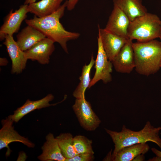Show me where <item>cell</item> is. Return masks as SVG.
I'll use <instances>...</instances> for the list:
<instances>
[{"instance_id": "6da1fadb", "label": "cell", "mask_w": 161, "mask_h": 161, "mask_svg": "<svg viewBox=\"0 0 161 161\" xmlns=\"http://www.w3.org/2000/svg\"><path fill=\"white\" fill-rule=\"evenodd\" d=\"M67 5V0H66L52 14L41 18L34 15L32 18L25 19V22L27 25L37 29L54 42L59 43L64 51L68 53L67 42L77 39L80 34L67 31L60 21Z\"/></svg>"}, {"instance_id": "7a4b0ae2", "label": "cell", "mask_w": 161, "mask_h": 161, "mask_svg": "<svg viewBox=\"0 0 161 161\" xmlns=\"http://www.w3.org/2000/svg\"><path fill=\"white\" fill-rule=\"evenodd\" d=\"M135 69L138 74L148 76L161 68V42L155 39L133 43Z\"/></svg>"}, {"instance_id": "3957f363", "label": "cell", "mask_w": 161, "mask_h": 161, "mask_svg": "<svg viewBox=\"0 0 161 161\" xmlns=\"http://www.w3.org/2000/svg\"><path fill=\"white\" fill-rule=\"evenodd\" d=\"M105 129L114 144L115 148L112 155L115 154L124 147L148 142L156 143L161 149V139L159 135L161 127L154 128L149 121L147 122L143 128L138 131L128 129L124 125L120 132L106 128Z\"/></svg>"}, {"instance_id": "277c9868", "label": "cell", "mask_w": 161, "mask_h": 161, "mask_svg": "<svg viewBox=\"0 0 161 161\" xmlns=\"http://www.w3.org/2000/svg\"><path fill=\"white\" fill-rule=\"evenodd\" d=\"M161 20L157 15L147 13L130 21L128 37L132 40L143 42L159 38Z\"/></svg>"}, {"instance_id": "5b68a950", "label": "cell", "mask_w": 161, "mask_h": 161, "mask_svg": "<svg viewBox=\"0 0 161 161\" xmlns=\"http://www.w3.org/2000/svg\"><path fill=\"white\" fill-rule=\"evenodd\" d=\"M72 109L80 125L85 130L93 131L99 126L101 121L85 97L76 99Z\"/></svg>"}, {"instance_id": "8992f818", "label": "cell", "mask_w": 161, "mask_h": 161, "mask_svg": "<svg viewBox=\"0 0 161 161\" xmlns=\"http://www.w3.org/2000/svg\"><path fill=\"white\" fill-rule=\"evenodd\" d=\"M97 54L95 62V72L90 82L89 89L100 80L105 83L109 82L112 80L111 73L112 71L113 64L108 59L99 35L97 37Z\"/></svg>"}, {"instance_id": "52a82bcc", "label": "cell", "mask_w": 161, "mask_h": 161, "mask_svg": "<svg viewBox=\"0 0 161 161\" xmlns=\"http://www.w3.org/2000/svg\"><path fill=\"white\" fill-rule=\"evenodd\" d=\"M14 122L8 117L2 120V127L0 130V149L7 148V156L10 155L11 150L9 144L15 142H19L29 148H34L35 144L27 138L20 135L14 129Z\"/></svg>"}, {"instance_id": "ba28073f", "label": "cell", "mask_w": 161, "mask_h": 161, "mask_svg": "<svg viewBox=\"0 0 161 161\" xmlns=\"http://www.w3.org/2000/svg\"><path fill=\"white\" fill-rule=\"evenodd\" d=\"M29 13L28 5L20 6L18 10L13 11L11 10L4 18L0 29V39L2 41L7 35L13 36L19 30L23 21L27 17Z\"/></svg>"}, {"instance_id": "9c48e42d", "label": "cell", "mask_w": 161, "mask_h": 161, "mask_svg": "<svg viewBox=\"0 0 161 161\" xmlns=\"http://www.w3.org/2000/svg\"><path fill=\"white\" fill-rule=\"evenodd\" d=\"M133 43L132 40L128 39L112 61L113 66L117 72L129 74L135 68Z\"/></svg>"}, {"instance_id": "30bf717a", "label": "cell", "mask_w": 161, "mask_h": 161, "mask_svg": "<svg viewBox=\"0 0 161 161\" xmlns=\"http://www.w3.org/2000/svg\"><path fill=\"white\" fill-rule=\"evenodd\" d=\"M3 43L12 63L11 72L19 74L25 68L28 59L23 51L14 39L13 36L6 35Z\"/></svg>"}, {"instance_id": "8fae6325", "label": "cell", "mask_w": 161, "mask_h": 161, "mask_svg": "<svg viewBox=\"0 0 161 161\" xmlns=\"http://www.w3.org/2000/svg\"><path fill=\"white\" fill-rule=\"evenodd\" d=\"M98 35L109 59L112 61L128 39L114 34L98 25Z\"/></svg>"}, {"instance_id": "7c38bea8", "label": "cell", "mask_w": 161, "mask_h": 161, "mask_svg": "<svg viewBox=\"0 0 161 161\" xmlns=\"http://www.w3.org/2000/svg\"><path fill=\"white\" fill-rule=\"evenodd\" d=\"M54 42L46 37L25 51L28 59L36 61L41 64H46L49 62L50 56L54 51Z\"/></svg>"}, {"instance_id": "4fadbf2b", "label": "cell", "mask_w": 161, "mask_h": 161, "mask_svg": "<svg viewBox=\"0 0 161 161\" xmlns=\"http://www.w3.org/2000/svg\"><path fill=\"white\" fill-rule=\"evenodd\" d=\"M130 21L124 13L114 5L113 9L105 28L118 35L128 38V30Z\"/></svg>"}, {"instance_id": "5bb4252c", "label": "cell", "mask_w": 161, "mask_h": 161, "mask_svg": "<svg viewBox=\"0 0 161 161\" xmlns=\"http://www.w3.org/2000/svg\"><path fill=\"white\" fill-rule=\"evenodd\" d=\"M54 99V96L50 94L37 100L31 101L27 99L22 106L14 111L13 114L10 115L8 117L13 122L17 123L24 116L35 110L56 105L61 102L55 104L49 103V102Z\"/></svg>"}, {"instance_id": "9a60e30c", "label": "cell", "mask_w": 161, "mask_h": 161, "mask_svg": "<svg viewBox=\"0 0 161 161\" xmlns=\"http://www.w3.org/2000/svg\"><path fill=\"white\" fill-rule=\"evenodd\" d=\"M27 25L16 35V42L24 51L30 49L38 42L46 37L37 29Z\"/></svg>"}, {"instance_id": "2e32d148", "label": "cell", "mask_w": 161, "mask_h": 161, "mask_svg": "<svg viewBox=\"0 0 161 161\" xmlns=\"http://www.w3.org/2000/svg\"><path fill=\"white\" fill-rule=\"evenodd\" d=\"M46 140L41 147L42 153L38 158L41 161H65L66 158L63 155L57 139L53 134L48 133L46 136Z\"/></svg>"}, {"instance_id": "e0dca14e", "label": "cell", "mask_w": 161, "mask_h": 161, "mask_svg": "<svg viewBox=\"0 0 161 161\" xmlns=\"http://www.w3.org/2000/svg\"><path fill=\"white\" fill-rule=\"evenodd\" d=\"M113 2L114 5L120 9L130 21L147 13L142 0H113Z\"/></svg>"}, {"instance_id": "ac0fdd59", "label": "cell", "mask_w": 161, "mask_h": 161, "mask_svg": "<svg viewBox=\"0 0 161 161\" xmlns=\"http://www.w3.org/2000/svg\"><path fill=\"white\" fill-rule=\"evenodd\" d=\"M63 0H41L28 5L29 12L39 18L50 15L57 11Z\"/></svg>"}, {"instance_id": "d6986e66", "label": "cell", "mask_w": 161, "mask_h": 161, "mask_svg": "<svg viewBox=\"0 0 161 161\" xmlns=\"http://www.w3.org/2000/svg\"><path fill=\"white\" fill-rule=\"evenodd\" d=\"M149 148V146L146 143L126 146L120 149L115 154L112 155V161H132L138 155L147 153Z\"/></svg>"}, {"instance_id": "ffe728a7", "label": "cell", "mask_w": 161, "mask_h": 161, "mask_svg": "<svg viewBox=\"0 0 161 161\" xmlns=\"http://www.w3.org/2000/svg\"><path fill=\"white\" fill-rule=\"evenodd\" d=\"M95 62V60H94L92 54L89 63L88 65L85 64L83 66L81 74L79 78L80 82L73 93V96L76 99L85 97V91L87 88H89L91 81V70Z\"/></svg>"}, {"instance_id": "44dd1931", "label": "cell", "mask_w": 161, "mask_h": 161, "mask_svg": "<svg viewBox=\"0 0 161 161\" xmlns=\"http://www.w3.org/2000/svg\"><path fill=\"white\" fill-rule=\"evenodd\" d=\"M73 137L69 133H61L56 137L61 153L66 159L72 158L78 154L73 145Z\"/></svg>"}, {"instance_id": "7402d4cb", "label": "cell", "mask_w": 161, "mask_h": 161, "mask_svg": "<svg viewBox=\"0 0 161 161\" xmlns=\"http://www.w3.org/2000/svg\"><path fill=\"white\" fill-rule=\"evenodd\" d=\"M72 144L75 151L78 154H94L92 145V140L84 136L78 135L73 137Z\"/></svg>"}, {"instance_id": "603a6c76", "label": "cell", "mask_w": 161, "mask_h": 161, "mask_svg": "<svg viewBox=\"0 0 161 161\" xmlns=\"http://www.w3.org/2000/svg\"><path fill=\"white\" fill-rule=\"evenodd\" d=\"M94 158V154L85 153L78 154L72 158L66 159L65 161H92Z\"/></svg>"}, {"instance_id": "cb8c5ba5", "label": "cell", "mask_w": 161, "mask_h": 161, "mask_svg": "<svg viewBox=\"0 0 161 161\" xmlns=\"http://www.w3.org/2000/svg\"><path fill=\"white\" fill-rule=\"evenodd\" d=\"M152 151L156 155L155 157L149 159V161H161V151L154 148H151Z\"/></svg>"}, {"instance_id": "d4e9b609", "label": "cell", "mask_w": 161, "mask_h": 161, "mask_svg": "<svg viewBox=\"0 0 161 161\" xmlns=\"http://www.w3.org/2000/svg\"><path fill=\"white\" fill-rule=\"evenodd\" d=\"M79 0H68L66 8L69 11H71L74 9Z\"/></svg>"}, {"instance_id": "484cf974", "label": "cell", "mask_w": 161, "mask_h": 161, "mask_svg": "<svg viewBox=\"0 0 161 161\" xmlns=\"http://www.w3.org/2000/svg\"><path fill=\"white\" fill-rule=\"evenodd\" d=\"M144 154H141L137 156L134 158L133 161H143L145 160Z\"/></svg>"}, {"instance_id": "4316f807", "label": "cell", "mask_w": 161, "mask_h": 161, "mask_svg": "<svg viewBox=\"0 0 161 161\" xmlns=\"http://www.w3.org/2000/svg\"><path fill=\"white\" fill-rule=\"evenodd\" d=\"M8 63L7 59L5 58H0V64L1 66H4L6 65Z\"/></svg>"}, {"instance_id": "83f0119b", "label": "cell", "mask_w": 161, "mask_h": 161, "mask_svg": "<svg viewBox=\"0 0 161 161\" xmlns=\"http://www.w3.org/2000/svg\"><path fill=\"white\" fill-rule=\"evenodd\" d=\"M37 0H25L24 4L28 5L29 4L35 2Z\"/></svg>"}, {"instance_id": "f1b7e54d", "label": "cell", "mask_w": 161, "mask_h": 161, "mask_svg": "<svg viewBox=\"0 0 161 161\" xmlns=\"http://www.w3.org/2000/svg\"><path fill=\"white\" fill-rule=\"evenodd\" d=\"M159 38L160 39L161 42V24H160V31L159 32Z\"/></svg>"}, {"instance_id": "f546056e", "label": "cell", "mask_w": 161, "mask_h": 161, "mask_svg": "<svg viewBox=\"0 0 161 161\" xmlns=\"http://www.w3.org/2000/svg\"></svg>"}]
</instances>
